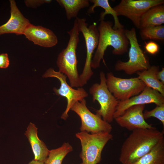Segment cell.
<instances>
[{
	"instance_id": "obj_24",
	"label": "cell",
	"mask_w": 164,
	"mask_h": 164,
	"mask_svg": "<svg viewBox=\"0 0 164 164\" xmlns=\"http://www.w3.org/2000/svg\"><path fill=\"white\" fill-rule=\"evenodd\" d=\"M143 115L145 120L151 117L155 118L159 120L164 126V104L156 106L154 108L150 111L145 110Z\"/></svg>"
},
{
	"instance_id": "obj_1",
	"label": "cell",
	"mask_w": 164,
	"mask_h": 164,
	"mask_svg": "<svg viewBox=\"0 0 164 164\" xmlns=\"http://www.w3.org/2000/svg\"><path fill=\"white\" fill-rule=\"evenodd\" d=\"M164 131L155 127L135 130L121 148L119 161L122 164L133 163L149 152L164 137Z\"/></svg>"
},
{
	"instance_id": "obj_16",
	"label": "cell",
	"mask_w": 164,
	"mask_h": 164,
	"mask_svg": "<svg viewBox=\"0 0 164 164\" xmlns=\"http://www.w3.org/2000/svg\"><path fill=\"white\" fill-rule=\"evenodd\" d=\"M38 128L33 123L30 122L27 128L25 135L28 139L34 154V159L44 162L49 150L44 142L39 138Z\"/></svg>"
},
{
	"instance_id": "obj_28",
	"label": "cell",
	"mask_w": 164,
	"mask_h": 164,
	"mask_svg": "<svg viewBox=\"0 0 164 164\" xmlns=\"http://www.w3.org/2000/svg\"><path fill=\"white\" fill-rule=\"evenodd\" d=\"M158 79L164 84V68H162L160 71H159L157 74Z\"/></svg>"
},
{
	"instance_id": "obj_18",
	"label": "cell",
	"mask_w": 164,
	"mask_h": 164,
	"mask_svg": "<svg viewBox=\"0 0 164 164\" xmlns=\"http://www.w3.org/2000/svg\"><path fill=\"white\" fill-rule=\"evenodd\" d=\"M164 23V5H156L148 10L142 15L140 29L148 26L162 25Z\"/></svg>"
},
{
	"instance_id": "obj_15",
	"label": "cell",
	"mask_w": 164,
	"mask_h": 164,
	"mask_svg": "<svg viewBox=\"0 0 164 164\" xmlns=\"http://www.w3.org/2000/svg\"><path fill=\"white\" fill-rule=\"evenodd\" d=\"M23 35L35 44L44 47H52L58 43L57 36L51 30L31 23L26 29Z\"/></svg>"
},
{
	"instance_id": "obj_22",
	"label": "cell",
	"mask_w": 164,
	"mask_h": 164,
	"mask_svg": "<svg viewBox=\"0 0 164 164\" xmlns=\"http://www.w3.org/2000/svg\"><path fill=\"white\" fill-rule=\"evenodd\" d=\"M73 150L68 143H64L60 147L49 151L48 156L44 162L45 164H62L66 155Z\"/></svg>"
},
{
	"instance_id": "obj_21",
	"label": "cell",
	"mask_w": 164,
	"mask_h": 164,
	"mask_svg": "<svg viewBox=\"0 0 164 164\" xmlns=\"http://www.w3.org/2000/svg\"><path fill=\"white\" fill-rule=\"evenodd\" d=\"M57 2L64 8L67 19L70 20L77 18L79 11L89 6L88 0H57Z\"/></svg>"
},
{
	"instance_id": "obj_7",
	"label": "cell",
	"mask_w": 164,
	"mask_h": 164,
	"mask_svg": "<svg viewBox=\"0 0 164 164\" xmlns=\"http://www.w3.org/2000/svg\"><path fill=\"white\" fill-rule=\"evenodd\" d=\"M78 30L83 34L86 48V57L84 66L81 74L79 75L80 87L85 85L93 74L91 63L93 54L97 48L99 40V32L96 23L88 26L85 18H76Z\"/></svg>"
},
{
	"instance_id": "obj_13",
	"label": "cell",
	"mask_w": 164,
	"mask_h": 164,
	"mask_svg": "<svg viewBox=\"0 0 164 164\" xmlns=\"http://www.w3.org/2000/svg\"><path fill=\"white\" fill-rule=\"evenodd\" d=\"M145 107V105L132 106L114 119L120 126L130 131L151 128L152 126L146 121L143 117Z\"/></svg>"
},
{
	"instance_id": "obj_11",
	"label": "cell",
	"mask_w": 164,
	"mask_h": 164,
	"mask_svg": "<svg viewBox=\"0 0 164 164\" xmlns=\"http://www.w3.org/2000/svg\"><path fill=\"white\" fill-rule=\"evenodd\" d=\"M164 3L163 0H121L113 8L118 16L127 17L137 28L140 29L143 15L151 8Z\"/></svg>"
},
{
	"instance_id": "obj_23",
	"label": "cell",
	"mask_w": 164,
	"mask_h": 164,
	"mask_svg": "<svg viewBox=\"0 0 164 164\" xmlns=\"http://www.w3.org/2000/svg\"><path fill=\"white\" fill-rule=\"evenodd\" d=\"M139 34L144 40L162 41L164 40V26H150L140 29Z\"/></svg>"
},
{
	"instance_id": "obj_3",
	"label": "cell",
	"mask_w": 164,
	"mask_h": 164,
	"mask_svg": "<svg viewBox=\"0 0 164 164\" xmlns=\"http://www.w3.org/2000/svg\"><path fill=\"white\" fill-rule=\"evenodd\" d=\"M79 32L75 19L73 28L67 32L70 39L67 46L59 54L56 62L59 71L68 77L72 87H80L76 54L79 41Z\"/></svg>"
},
{
	"instance_id": "obj_4",
	"label": "cell",
	"mask_w": 164,
	"mask_h": 164,
	"mask_svg": "<svg viewBox=\"0 0 164 164\" xmlns=\"http://www.w3.org/2000/svg\"><path fill=\"white\" fill-rule=\"evenodd\" d=\"M125 35L129 40L130 47L128 61H117L115 66L116 71H123L129 75L148 69L150 67L149 59L139 44L135 29H125Z\"/></svg>"
},
{
	"instance_id": "obj_29",
	"label": "cell",
	"mask_w": 164,
	"mask_h": 164,
	"mask_svg": "<svg viewBox=\"0 0 164 164\" xmlns=\"http://www.w3.org/2000/svg\"><path fill=\"white\" fill-rule=\"evenodd\" d=\"M28 164H45L44 162L33 159L29 162Z\"/></svg>"
},
{
	"instance_id": "obj_8",
	"label": "cell",
	"mask_w": 164,
	"mask_h": 164,
	"mask_svg": "<svg viewBox=\"0 0 164 164\" xmlns=\"http://www.w3.org/2000/svg\"><path fill=\"white\" fill-rule=\"evenodd\" d=\"M106 83L110 92L118 101H124L140 93L146 86L138 77L122 78L107 73Z\"/></svg>"
},
{
	"instance_id": "obj_26",
	"label": "cell",
	"mask_w": 164,
	"mask_h": 164,
	"mask_svg": "<svg viewBox=\"0 0 164 164\" xmlns=\"http://www.w3.org/2000/svg\"><path fill=\"white\" fill-rule=\"evenodd\" d=\"M51 1V0H26L24 2L27 7L35 8L44 4L50 3Z\"/></svg>"
},
{
	"instance_id": "obj_27",
	"label": "cell",
	"mask_w": 164,
	"mask_h": 164,
	"mask_svg": "<svg viewBox=\"0 0 164 164\" xmlns=\"http://www.w3.org/2000/svg\"><path fill=\"white\" fill-rule=\"evenodd\" d=\"M9 61L8 54L2 53L0 54V68H6L9 65Z\"/></svg>"
},
{
	"instance_id": "obj_9",
	"label": "cell",
	"mask_w": 164,
	"mask_h": 164,
	"mask_svg": "<svg viewBox=\"0 0 164 164\" xmlns=\"http://www.w3.org/2000/svg\"><path fill=\"white\" fill-rule=\"evenodd\" d=\"M86 104V101L84 99L76 102L71 109L80 118V131L90 132L91 134L110 133L112 129L111 125L104 121L99 115L91 112Z\"/></svg>"
},
{
	"instance_id": "obj_25",
	"label": "cell",
	"mask_w": 164,
	"mask_h": 164,
	"mask_svg": "<svg viewBox=\"0 0 164 164\" xmlns=\"http://www.w3.org/2000/svg\"><path fill=\"white\" fill-rule=\"evenodd\" d=\"M144 47L145 51L151 55H155L159 52V45L153 41L145 42Z\"/></svg>"
},
{
	"instance_id": "obj_30",
	"label": "cell",
	"mask_w": 164,
	"mask_h": 164,
	"mask_svg": "<svg viewBox=\"0 0 164 164\" xmlns=\"http://www.w3.org/2000/svg\"><path fill=\"white\" fill-rule=\"evenodd\" d=\"M80 164H82V163H80Z\"/></svg>"
},
{
	"instance_id": "obj_2",
	"label": "cell",
	"mask_w": 164,
	"mask_h": 164,
	"mask_svg": "<svg viewBox=\"0 0 164 164\" xmlns=\"http://www.w3.org/2000/svg\"><path fill=\"white\" fill-rule=\"evenodd\" d=\"M113 26L112 22L104 20L100 21L97 26L99 32L98 43L92 59V68L96 69L99 67L102 60L105 64L104 56L109 46L113 48L112 53L115 55H122L127 52L129 43L125 35V29L124 28L115 29Z\"/></svg>"
},
{
	"instance_id": "obj_12",
	"label": "cell",
	"mask_w": 164,
	"mask_h": 164,
	"mask_svg": "<svg viewBox=\"0 0 164 164\" xmlns=\"http://www.w3.org/2000/svg\"><path fill=\"white\" fill-rule=\"evenodd\" d=\"M154 103L156 106L164 104V96L157 91L147 86L139 94L128 99L119 101L114 118L122 115L129 108L135 105Z\"/></svg>"
},
{
	"instance_id": "obj_10",
	"label": "cell",
	"mask_w": 164,
	"mask_h": 164,
	"mask_svg": "<svg viewBox=\"0 0 164 164\" xmlns=\"http://www.w3.org/2000/svg\"><path fill=\"white\" fill-rule=\"evenodd\" d=\"M43 77H55L58 79L60 83V88H54L53 90L55 94L58 96L65 97L67 99V104L66 110L62 114L61 118L66 120L68 117V113L71 108L77 101H80L87 97L88 94L82 87L75 89L69 85L66 81L67 76L59 71H56L50 68L45 72Z\"/></svg>"
},
{
	"instance_id": "obj_19",
	"label": "cell",
	"mask_w": 164,
	"mask_h": 164,
	"mask_svg": "<svg viewBox=\"0 0 164 164\" xmlns=\"http://www.w3.org/2000/svg\"><path fill=\"white\" fill-rule=\"evenodd\" d=\"M128 164H164V137L149 152Z\"/></svg>"
},
{
	"instance_id": "obj_17",
	"label": "cell",
	"mask_w": 164,
	"mask_h": 164,
	"mask_svg": "<svg viewBox=\"0 0 164 164\" xmlns=\"http://www.w3.org/2000/svg\"><path fill=\"white\" fill-rule=\"evenodd\" d=\"M159 70V66L153 65L146 70L138 72L136 73L138 78L146 86L157 91L164 96V84L157 77Z\"/></svg>"
},
{
	"instance_id": "obj_14",
	"label": "cell",
	"mask_w": 164,
	"mask_h": 164,
	"mask_svg": "<svg viewBox=\"0 0 164 164\" xmlns=\"http://www.w3.org/2000/svg\"><path fill=\"white\" fill-rule=\"evenodd\" d=\"M10 16L4 24L0 26V35L5 34L15 33L17 35L23 34L30 23L22 14L14 0H9Z\"/></svg>"
},
{
	"instance_id": "obj_5",
	"label": "cell",
	"mask_w": 164,
	"mask_h": 164,
	"mask_svg": "<svg viewBox=\"0 0 164 164\" xmlns=\"http://www.w3.org/2000/svg\"><path fill=\"white\" fill-rule=\"evenodd\" d=\"M76 136L80 142L82 150L80 156L82 164L99 163L103 149L113 137L110 133L91 134L81 131L77 133Z\"/></svg>"
},
{
	"instance_id": "obj_6",
	"label": "cell",
	"mask_w": 164,
	"mask_h": 164,
	"mask_svg": "<svg viewBox=\"0 0 164 164\" xmlns=\"http://www.w3.org/2000/svg\"><path fill=\"white\" fill-rule=\"evenodd\" d=\"M100 83L94 84L90 88L89 92L92 96L93 101L94 102L97 101L100 106V109L96 111V114L110 123L114 119V114L119 101L108 90L103 72H100Z\"/></svg>"
},
{
	"instance_id": "obj_20",
	"label": "cell",
	"mask_w": 164,
	"mask_h": 164,
	"mask_svg": "<svg viewBox=\"0 0 164 164\" xmlns=\"http://www.w3.org/2000/svg\"><path fill=\"white\" fill-rule=\"evenodd\" d=\"M90 1L93 4L89 8L87 14H90L94 13V9L96 7H101L104 9V11L101 13L99 19L100 21L104 20L106 15H111L113 16L114 21L113 28L115 29L124 28V26L119 21L117 13L114 8L111 7L108 0H91Z\"/></svg>"
}]
</instances>
